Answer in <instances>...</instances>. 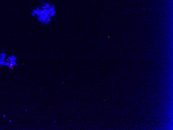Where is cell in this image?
Masks as SVG:
<instances>
[{
	"label": "cell",
	"instance_id": "cell-1",
	"mask_svg": "<svg viewBox=\"0 0 173 130\" xmlns=\"http://www.w3.org/2000/svg\"><path fill=\"white\" fill-rule=\"evenodd\" d=\"M57 14L56 7L53 2L43 0L35 5L30 10V15L40 25H50Z\"/></svg>",
	"mask_w": 173,
	"mask_h": 130
},
{
	"label": "cell",
	"instance_id": "cell-2",
	"mask_svg": "<svg viewBox=\"0 0 173 130\" xmlns=\"http://www.w3.org/2000/svg\"><path fill=\"white\" fill-rule=\"evenodd\" d=\"M19 65L18 57L14 53L8 54L5 62V68L8 69H14Z\"/></svg>",
	"mask_w": 173,
	"mask_h": 130
},
{
	"label": "cell",
	"instance_id": "cell-3",
	"mask_svg": "<svg viewBox=\"0 0 173 130\" xmlns=\"http://www.w3.org/2000/svg\"><path fill=\"white\" fill-rule=\"evenodd\" d=\"M8 53L5 51H0V68H5V62Z\"/></svg>",
	"mask_w": 173,
	"mask_h": 130
},
{
	"label": "cell",
	"instance_id": "cell-4",
	"mask_svg": "<svg viewBox=\"0 0 173 130\" xmlns=\"http://www.w3.org/2000/svg\"><path fill=\"white\" fill-rule=\"evenodd\" d=\"M3 118H6V115H5V114H3Z\"/></svg>",
	"mask_w": 173,
	"mask_h": 130
},
{
	"label": "cell",
	"instance_id": "cell-5",
	"mask_svg": "<svg viewBox=\"0 0 173 130\" xmlns=\"http://www.w3.org/2000/svg\"><path fill=\"white\" fill-rule=\"evenodd\" d=\"M10 123H11V122H12V120H10Z\"/></svg>",
	"mask_w": 173,
	"mask_h": 130
},
{
	"label": "cell",
	"instance_id": "cell-6",
	"mask_svg": "<svg viewBox=\"0 0 173 130\" xmlns=\"http://www.w3.org/2000/svg\"><path fill=\"white\" fill-rule=\"evenodd\" d=\"M27 111H28V110H27V109H26V112H27Z\"/></svg>",
	"mask_w": 173,
	"mask_h": 130
}]
</instances>
